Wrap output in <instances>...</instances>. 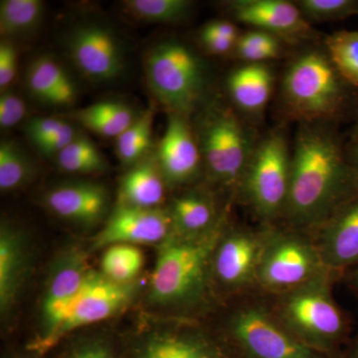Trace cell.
<instances>
[{
  "label": "cell",
  "instance_id": "cell-1",
  "mask_svg": "<svg viewBox=\"0 0 358 358\" xmlns=\"http://www.w3.org/2000/svg\"><path fill=\"white\" fill-rule=\"evenodd\" d=\"M357 192L338 131L324 122H301L291 155L288 201L279 225L310 233Z\"/></svg>",
  "mask_w": 358,
  "mask_h": 358
},
{
  "label": "cell",
  "instance_id": "cell-2",
  "mask_svg": "<svg viewBox=\"0 0 358 358\" xmlns=\"http://www.w3.org/2000/svg\"><path fill=\"white\" fill-rule=\"evenodd\" d=\"M229 224L199 237L171 236L159 245L150 282V300L187 315L207 312L219 303L211 286L212 256Z\"/></svg>",
  "mask_w": 358,
  "mask_h": 358
},
{
  "label": "cell",
  "instance_id": "cell-3",
  "mask_svg": "<svg viewBox=\"0 0 358 358\" xmlns=\"http://www.w3.org/2000/svg\"><path fill=\"white\" fill-rule=\"evenodd\" d=\"M338 280L322 275L287 293L266 296L278 319L299 341L331 358H338L352 341L350 320L334 296Z\"/></svg>",
  "mask_w": 358,
  "mask_h": 358
},
{
  "label": "cell",
  "instance_id": "cell-4",
  "mask_svg": "<svg viewBox=\"0 0 358 358\" xmlns=\"http://www.w3.org/2000/svg\"><path fill=\"white\" fill-rule=\"evenodd\" d=\"M221 306L226 310L214 334L229 358H331L299 341L262 294H245Z\"/></svg>",
  "mask_w": 358,
  "mask_h": 358
},
{
  "label": "cell",
  "instance_id": "cell-5",
  "mask_svg": "<svg viewBox=\"0 0 358 358\" xmlns=\"http://www.w3.org/2000/svg\"><path fill=\"white\" fill-rule=\"evenodd\" d=\"M326 49H310L294 59L282 81V100L301 122H331L352 110L357 96Z\"/></svg>",
  "mask_w": 358,
  "mask_h": 358
},
{
  "label": "cell",
  "instance_id": "cell-6",
  "mask_svg": "<svg viewBox=\"0 0 358 358\" xmlns=\"http://www.w3.org/2000/svg\"><path fill=\"white\" fill-rule=\"evenodd\" d=\"M199 122V143L209 181L238 197L257 143L251 129L225 106H211Z\"/></svg>",
  "mask_w": 358,
  "mask_h": 358
},
{
  "label": "cell",
  "instance_id": "cell-7",
  "mask_svg": "<svg viewBox=\"0 0 358 358\" xmlns=\"http://www.w3.org/2000/svg\"><path fill=\"white\" fill-rule=\"evenodd\" d=\"M143 66L150 91L169 114L187 117L203 100L207 68L187 45L176 40L160 42L148 51Z\"/></svg>",
  "mask_w": 358,
  "mask_h": 358
},
{
  "label": "cell",
  "instance_id": "cell-8",
  "mask_svg": "<svg viewBox=\"0 0 358 358\" xmlns=\"http://www.w3.org/2000/svg\"><path fill=\"white\" fill-rule=\"evenodd\" d=\"M329 274L334 275L324 265L308 232L279 224L268 226L257 275V293L278 296Z\"/></svg>",
  "mask_w": 358,
  "mask_h": 358
},
{
  "label": "cell",
  "instance_id": "cell-9",
  "mask_svg": "<svg viewBox=\"0 0 358 358\" xmlns=\"http://www.w3.org/2000/svg\"><path fill=\"white\" fill-rule=\"evenodd\" d=\"M291 155L288 141L278 131L257 143L237 199L249 207L261 226L281 221L288 201Z\"/></svg>",
  "mask_w": 358,
  "mask_h": 358
},
{
  "label": "cell",
  "instance_id": "cell-10",
  "mask_svg": "<svg viewBox=\"0 0 358 358\" xmlns=\"http://www.w3.org/2000/svg\"><path fill=\"white\" fill-rule=\"evenodd\" d=\"M267 233L268 226L228 224L211 260V286L219 305L257 293V275Z\"/></svg>",
  "mask_w": 358,
  "mask_h": 358
},
{
  "label": "cell",
  "instance_id": "cell-11",
  "mask_svg": "<svg viewBox=\"0 0 358 358\" xmlns=\"http://www.w3.org/2000/svg\"><path fill=\"white\" fill-rule=\"evenodd\" d=\"M84 252L70 249L52 266L41 301V333L30 348L41 353L47 341L57 331L91 272Z\"/></svg>",
  "mask_w": 358,
  "mask_h": 358
},
{
  "label": "cell",
  "instance_id": "cell-12",
  "mask_svg": "<svg viewBox=\"0 0 358 358\" xmlns=\"http://www.w3.org/2000/svg\"><path fill=\"white\" fill-rule=\"evenodd\" d=\"M133 293L131 285L110 281L102 273L92 270L64 320L43 346L41 353L51 350L72 331L117 315L128 305Z\"/></svg>",
  "mask_w": 358,
  "mask_h": 358
},
{
  "label": "cell",
  "instance_id": "cell-13",
  "mask_svg": "<svg viewBox=\"0 0 358 358\" xmlns=\"http://www.w3.org/2000/svg\"><path fill=\"white\" fill-rule=\"evenodd\" d=\"M67 49L73 64L90 81H112L124 70L121 41L108 26L90 22L76 26L68 37Z\"/></svg>",
  "mask_w": 358,
  "mask_h": 358
},
{
  "label": "cell",
  "instance_id": "cell-14",
  "mask_svg": "<svg viewBox=\"0 0 358 358\" xmlns=\"http://www.w3.org/2000/svg\"><path fill=\"white\" fill-rule=\"evenodd\" d=\"M308 234L327 268L345 277L358 264V192Z\"/></svg>",
  "mask_w": 358,
  "mask_h": 358
},
{
  "label": "cell",
  "instance_id": "cell-15",
  "mask_svg": "<svg viewBox=\"0 0 358 358\" xmlns=\"http://www.w3.org/2000/svg\"><path fill=\"white\" fill-rule=\"evenodd\" d=\"M173 236V221L169 208H138L117 205L112 215L96 235L93 247L113 245H162Z\"/></svg>",
  "mask_w": 358,
  "mask_h": 358
},
{
  "label": "cell",
  "instance_id": "cell-16",
  "mask_svg": "<svg viewBox=\"0 0 358 358\" xmlns=\"http://www.w3.org/2000/svg\"><path fill=\"white\" fill-rule=\"evenodd\" d=\"M235 20L289 43L317 38L296 3L286 0H233L226 3Z\"/></svg>",
  "mask_w": 358,
  "mask_h": 358
},
{
  "label": "cell",
  "instance_id": "cell-17",
  "mask_svg": "<svg viewBox=\"0 0 358 358\" xmlns=\"http://www.w3.org/2000/svg\"><path fill=\"white\" fill-rule=\"evenodd\" d=\"M155 155L169 188L192 185L201 173V150L187 117L169 114L166 133Z\"/></svg>",
  "mask_w": 358,
  "mask_h": 358
},
{
  "label": "cell",
  "instance_id": "cell-18",
  "mask_svg": "<svg viewBox=\"0 0 358 358\" xmlns=\"http://www.w3.org/2000/svg\"><path fill=\"white\" fill-rule=\"evenodd\" d=\"M44 204L54 215L74 225L95 227L107 216L110 194L93 181H74L55 186L44 195Z\"/></svg>",
  "mask_w": 358,
  "mask_h": 358
},
{
  "label": "cell",
  "instance_id": "cell-19",
  "mask_svg": "<svg viewBox=\"0 0 358 358\" xmlns=\"http://www.w3.org/2000/svg\"><path fill=\"white\" fill-rule=\"evenodd\" d=\"M169 210L173 235L178 237L202 236L228 220V210L219 207L214 192L199 186L179 194Z\"/></svg>",
  "mask_w": 358,
  "mask_h": 358
},
{
  "label": "cell",
  "instance_id": "cell-20",
  "mask_svg": "<svg viewBox=\"0 0 358 358\" xmlns=\"http://www.w3.org/2000/svg\"><path fill=\"white\" fill-rule=\"evenodd\" d=\"M138 358H229L213 331L199 326L178 327L157 334Z\"/></svg>",
  "mask_w": 358,
  "mask_h": 358
},
{
  "label": "cell",
  "instance_id": "cell-21",
  "mask_svg": "<svg viewBox=\"0 0 358 358\" xmlns=\"http://www.w3.org/2000/svg\"><path fill=\"white\" fill-rule=\"evenodd\" d=\"M28 254L22 233L11 224L0 228V310L6 315L15 305L24 284Z\"/></svg>",
  "mask_w": 358,
  "mask_h": 358
},
{
  "label": "cell",
  "instance_id": "cell-22",
  "mask_svg": "<svg viewBox=\"0 0 358 358\" xmlns=\"http://www.w3.org/2000/svg\"><path fill=\"white\" fill-rule=\"evenodd\" d=\"M166 188L157 155L150 152L147 157L129 167L128 173L124 174L120 185L117 205L159 208L166 199Z\"/></svg>",
  "mask_w": 358,
  "mask_h": 358
},
{
  "label": "cell",
  "instance_id": "cell-23",
  "mask_svg": "<svg viewBox=\"0 0 358 358\" xmlns=\"http://www.w3.org/2000/svg\"><path fill=\"white\" fill-rule=\"evenodd\" d=\"M274 86V75L265 63H246L230 73L228 93L238 109L258 115L268 105Z\"/></svg>",
  "mask_w": 358,
  "mask_h": 358
},
{
  "label": "cell",
  "instance_id": "cell-24",
  "mask_svg": "<svg viewBox=\"0 0 358 358\" xmlns=\"http://www.w3.org/2000/svg\"><path fill=\"white\" fill-rule=\"evenodd\" d=\"M26 84L35 98L49 105L71 106L76 102V85L51 56H40L33 61L26 74Z\"/></svg>",
  "mask_w": 358,
  "mask_h": 358
},
{
  "label": "cell",
  "instance_id": "cell-25",
  "mask_svg": "<svg viewBox=\"0 0 358 358\" xmlns=\"http://www.w3.org/2000/svg\"><path fill=\"white\" fill-rule=\"evenodd\" d=\"M74 117L85 128L99 136L117 138L133 124L138 115L124 103L106 101L78 110Z\"/></svg>",
  "mask_w": 358,
  "mask_h": 358
},
{
  "label": "cell",
  "instance_id": "cell-26",
  "mask_svg": "<svg viewBox=\"0 0 358 358\" xmlns=\"http://www.w3.org/2000/svg\"><path fill=\"white\" fill-rule=\"evenodd\" d=\"M41 0H2L0 32L6 40L26 38L38 29L44 16Z\"/></svg>",
  "mask_w": 358,
  "mask_h": 358
},
{
  "label": "cell",
  "instance_id": "cell-27",
  "mask_svg": "<svg viewBox=\"0 0 358 358\" xmlns=\"http://www.w3.org/2000/svg\"><path fill=\"white\" fill-rule=\"evenodd\" d=\"M154 117V109L150 108L117 136L115 152L124 166H133L150 154Z\"/></svg>",
  "mask_w": 358,
  "mask_h": 358
},
{
  "label": "cell",
  "instance_id": "cell-28",
  "mask_svg": "<svg viewBox=\"0 0 358 358\" xmlns=\"http://www.w3.org/2000/svg\"><path fill=\"white\" fill-rule=\"evenodd\" d=\"M126 13L134 20L152 24H173L186 20L193 2L188 0H127Z\"/></svg>",
  "mask_w": 358,
  "mask_h": 358
},
{
  "label": "cell",
  "instance_id": "cell-29",
  "mask_svg": "<svg viewBox=\"0 0 358 358\" xmlns=\"http://www.w3.org/2000/svg\"><path fill=\"white\" fill-rule=\"evenodd\" d=\"M58 166L68 173H101L108 164L102 152L88 136L78 134L69 145L56 157Z\"/></svg>",
  "mask_w": 358,
  "mask_h": 358
},
{
  "label": "cell",
  "instance_id": "cell-30",
  "mask_svg": "<svg viewBox=\"0 0 358 358\" xmlns=\"http://www.w3.org/2000/svg\"><path fill=\"white\" fill-rule=\"evenodd\" d=\"M143 252L133 245H113L106 248L101 260V273L110 281L131 284L143 267Z\"/></svg>",
  "mask_w": 358,
  "mask_h": 358
},
{
  "label": "cell",
  "instance_id": "cell-31",
  "mask_svg": "<svg viewBox=\"0 0 358 358\" xmlns=\"http://www.w3.org/2000/svg\"><path fill=\"white\" fill-rule=\"evenodd\" d=\"M34 166L28 155L13 141L0 143V189L14 192L23 187L31 179Z\"/></svg>",
  "mask_w": 358,
  "mask_h": 358
},
{
  "label": "cell",
  "instance_id": "cell-32",
  "mask_svg": "<svg viewBox=\"0 0 358 358\" xmlns=\"http://www.w3.org/2000/svg\"><path fill=\"white\" fill-rule=\"evenodd\" d=\"M326 51L350 86L358 88V31L334 32L326 38Z\"/></svg>",
  "mask_w": 358,
  "mask_h": 358
},
{
  "label": "cell",
  "instance_id": "cell-33",
  "mask_svg": "<svg viewBox=\"0 0 358 358\" xmlns=\"http://www.w3.org/2000/svg\"><path fill=\"white\" fill-rule=\"evenodd\" d=\"M282 43L274 35L254 29L240 35L233 53L246 63H264L279 57Z\"/></svg>",
  "mask_w": 358,
  "mask_h": 358
},
{
  "label": "cell",
  "instance_id": "cell-34",
  "mask_svg": "<svg viewBox=\"0 0 358 358\" xmlns=\"http://www.w3.org/2000/svg\"><path fill=\"white\" fill-rule=\"evenodd\" d=\"M294 3L310 24L358 16V0H298Z\"/></svg>",
  "mask_w": 358,
  "mask_h": 358
},
{
  "label": "cell",
  "instance_id": "cell-35",
  "mask_svg": "<svg viewBox=\"0 0 358 358\" xmlns=\"http://www.w3.org/2000/svg\"><path fill=\"white\" fill-rule=\"evenodd\" d=\"M25 105L13 92H2L0 96V127L2 129L13 128L22 121Z\"/></svg>",
  "mask_w": 358,
  "mask_h": 358
},
{
  "label": "cell",
  "instance_id": "cell-36",
  "mask_svg": "<svg viewBox=\"0 0 358 358\" xmlns=\"http://www.w3.org/2000/svg\"><path fill=\"white\" fill-rule=\"evenodd\" d=\"M66 122H67L54 117H33L26 124L25 133L30 141L38 147L40 143L58 133L65 126Z\"/></svg>",
  "mask_w": 358,
  "mask_h": 358
},
{
  "label": "cell",
  "instance_id": "cell-37",
  "mask_svg": "<svg viewBox=\"0 0 358 358\" xmlns=\"http://www.w3.org/2000/svg\"><path fill=\"white\" fill-rule=\"evenodd\" d=\"M17 73V51L13 41L4 40L0 44V89L6 92L13 84Z\"/></svg>",
  "mask_w": 358,
  "mask_h": 358
},
{
  "label": "cell",
  "instance_id": "cell-38",
  "mask_svg": "<svg viewBox=\"0 0 358 358\" xmlns=\"http://www.w3.org/2000/svg\"><path fill=\"white\" fill-rule=\"evenodd\" d=\"M239 30L234 23L227 20H214L207 23L200 31V42L207 40H226V41H238L240 37Z\"/></svg>",
  "mask_w": 358,
  "mask_h": 358
},
{
  "label": "cell",
  "instance_id": "cell-39",
  "mask_svg": "<svg viewBox=\"0 0 358 358\" xmlns=\"http://www.w3.org/2000/svg\"><path fill=\"white\" fill-rule=\"evenodd\" d=\"M78 131L76 129L73 128L70 124L66 122L64 127L49 138L48 140L44 141L43 143H40L38 147V150L42 152L44 155H54V157H57L61 152L68 145L74 140L75 138L78 136Z\"/></svg>",
  "mask_w": 358,
  "mask_h": 358
},
{
  "label": "cell",
  "instance_id": "cell-40",
  "mask_svg": "<svg viewBox=\"0 0 358 358\" xmlns=\"http://www.w3.org/2000/svg\"><path fill=\"white\" fill-rule=\"evenodd\" d=\"M69 358H113V355L107 345L96 341L78 348Z\"/></svg>",
  "mask_w": 358,
  "mask_h": 358
},
{
  "label": "cell",
  "instance_id": "cell-41",
  "mask_svg": "<svg viewBox=\"0 0 358 358\" xmlns=\"http://www.w3.org/2000/svg\"><path fill=\"white\" fill-rule=\"evenodd\" d=\"M346 159L358 185V129H353L350 143L345 145Z\"/></svg>",
  "mask_w": 358,
  "mask_h": 358
},
{
  "label": "cell",
  "instance_id": "cell-42",
  "mask_svg": "<svg viewBox=\"0 0 358 358\" xmlns=\"http://www.w3.org/2000/svg\"><path fill=\"white\" fill-rule=\"evenodd\" d=\"M345 279L353 293L358 296V264L352 268H350L345 275Z\"/></svg>",
  "mask_w": 358,
  "mask_h": 358
},
{
  "label": "cell",
  "instance_id": "cell-43",
  "mask_svg": "<svg viewBox=\"0 0 358 358\" xmlns=\"http://www.w3.org/2000/svg\"><path fill=\"white\" fill-rule=\"evenodd\" d=\"M338 358H358V336L352 338Z\"/></svg>",
  "mask_w": 358,
  "mask_h": 358
},
{
  "label": "cell",
  "instance_id": "cell-44",
  "mask_svg": "<svg viewBox=\"0 0 358 358\" xmlns=\"http://www.w3.org/2000/svg\"><path fill=\"white\" fill-rule=\"evenodd\" d=\"M355 129H358V117H357V124H355Z\"/></svg>",
  "mask_w": 358,
  "mask_h": 358
}]
</instances>
